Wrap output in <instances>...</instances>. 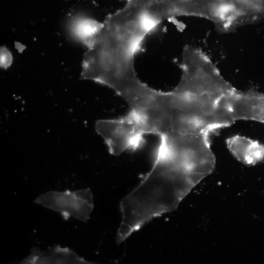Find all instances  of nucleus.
Masks as SVG:
<instances>
[{
    "label": "nucleus",
    "mask_w": 264,
    "mask_h": 264,
    "mask_svg": "<svg viewBox=\"0 0 264 264\" xmlns=\"http://www.w3.org/2000/svg\"><path fill=\"white\" fill-rule=\"evenodd\" d=\"M158 25L146 10L126 4L108 16L84 55L81 79L108 86L135 72L134 57L147 35Z\"/></svg>",
    "instance_id": "nucleus-1"
},
{
    "label": "nucleus",
    "mask_w": 264,
    "mask_h": 264,
    "mask_svg": "<svg viewBox=\"0 0 264 264\" xmlns=\"http://www.w3.org/2000/svg\"><path fill=\"white\" fill-rule=\"evenodd\" d=\"M95 129L104 139L110 154L118 155L127 149H136L143 142L144 135L140 124L130 112L118 119L96 121Z\"/></svg>",
    "instance_id": "nucleus-2"
},
{
    "label": "nucleus",
    "mask_w": 264,
    "mask_h": 264,
    "mask_svg": "<svg viewBox=\"0 0 264 264\" xmlns=\"http://www.w3.org/2000/svg\"><path fill=\"white\" fill-rule=\"evenodd\" d=\"M34 202L59 212L64 219L72 217L87 222L92 212L94 203L89 188L75 191H50L38 196Z\"/></svg>",
    "instance_id": "nucleus-3"
},
{
    "label": "nucleus",
    "mask_w": 264,
    "mask_h": 264,
    "mask_svg": "<svg viewBox=\"0 0 264 264\" xmlns=\"http://www.w3.org/2000/svg\"><path fill=\"white\" fill-rule=\"evenodd\" d=\"M20 264H93L79 256L67 247L56 245L45 250L33 247Z\"/></svg>",
    "instance_id": "nucleus-4"
},
{
    "label": "nucleus",
    "mask_w": 264,
    "mask_h": 264,
    "mask_svg": "<svg viewBox=\"0 0 264 264\" xmlns=\"http://www.w3.org/2000/svg\"><path fill=\"white\" fill-rule=\"evenodd\" d=\"M226 142L232 155L245 165H254L264 159V145L258 141L237 135Z\"/></svg>",
    "instance_id": "nucleus-5"
},
{
    "label": "nucleus",
    "mask_w": 264,
    "mask_h": 264,
    "mask_svg": "<svg viewBox=\"0 0 264 264\" xmlns=\"http://www.w3.org/2000/svg\"><path fill=\"white\" fill-rule=\"evenodd\" d=\"M232 13V31L264 17V0H224Z\"/></svg>",
    "instance_id": "nucleus-6"
},
{
    "label": "nucleus",
    "mask_w": 264,
    "mask_h": 264,
    "mask_svg": "<svg viewBox=\"0 0 264 264\" xmlns=\"http://www.w3.org/2000/svg\"><path fill=\"white\" fill-rule=\"evenodd\" d=\"M103 27V23L88 17H80L72 22V33L88 48L90 46Z\"/></svg>",
    "instance_id": "nucleus-7"
},
{
    "label": "nucleus",
    "mask_w": 264,
    "mask_h": 264,
    "mask_svg": "<svg viewBox=\"0 0 264 264\" xmlns=\"http://www.w3.org/2000/svg\"><path fill=\"white\" fill-rule=\"evenodd\" d=\"M255 121L264 124V93L259 92L255 105Z\"/></svg>",
    "instance_id": "nucleus-8"
},
{
    "label": "nucleus",
    "mask_w": 264,
    "mask_h": 264,
    "mask_svg": "<svg viewBox=\"0 0 264 264\" xmlns=\"http://www.w3.org/2000/svg\"><path fill=\"white\" fill-rule=\"evenodd\" d=\"M12 55L9 50L5 47L0 49V66L4 68L9 67L12 63Z\"/></svg>",
    "instance_id": "nucleus-9"
}]
</instances>
